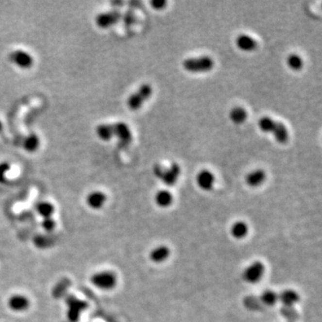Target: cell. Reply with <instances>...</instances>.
<instances>
[{"instance_id": "5b68a950", "label": "cell", "mask_w": 322, "mask_h": 322, "mask_svg": "<svg viewBox=\"0 0 322 322\" xmlns=\"http://www.w3.org/2000/svg\"><path fill=\"white\" fill-rule=\"evenodd\" d=\"M153 88L149 85H142L139 88V90L131 95L127 100V106L131 110H138L140 109L141 105L147 101L150 97L152 96Z\"/></svg>"}, {"instance_id": "f546056e", "label": "cell", "mask_w": 322, "mask_h": 322, "mask_svg": "<svg viewBox=\"0 0 322 322\" xmlns=\"http://www.w3.org/2000/svg\"></svg>"}, {"instance_id": "83f0119b", "label": "cell", "mask_w": 322, "mask_h": 322, "mask_svg": "<svg viewBox=\"0 0 322 322\" xmlns=\"http://www.w3.org/2000/svg\"><path fill=\"white\" fill-rule=\"evenodd\" d=\"M151 4H152V6H153L154 9L160 10V9H163L166 6L167 1H165V0H153Z\"/></svg>"}, {"instance_id": "44dd1931", "label": "cell", "mask_w": 322, "mask_h": 322, "mask_svg": "<svg viewBox=\"0 0 322 322\" xmlns=\"http://www.w3.org/2000/svg\"><path fill=\"white\" fill-rule=\"evenodd\" d=\"M96 134L98 137L102 141H109L114 137L112 124H103L98 125Z\"/></svg>"}, {"instance_id": "d4e9b609", "label": "cell", "mask_w": 322, "mask_h": 322, "mask_svg": "<svg viewBox=\"0 0 322 322\" xmlns=\"http://www.w3.org/2000/svg\"><path fill=\"white\" fill-rule=\"evenodd\" d=\"M41 227L43 230L48 233H51L54 231L55 228L57 227V222L53 218H48V219H43L41 222Z\"/></svg>"}, {"instance_id": "7402d4cb", "label": "cell", "mask_w": 322, "mask_h": 322, "mask_svg": "<svg viewBox=\"0 0 322 322\" xmlns=\"http://www.w3.org/2000/svg\"><path fill=\"white\" fill-rule=\"evenodd\" d=\"M260 302L266 306H274L278 303V294L274 290H265L260 294Z\"/></svg>"}, {"instance_id": "277c9868", "label": "cell", "mask_w": 322, "mask_h": 322, "mask_svg": "<svg viewBox=\"0 0 322 322\" xmlns=\"http://www.w3.org/2000/svg\"><path fill=\"white\" fill-rule=\"evenodd\" d=\"M264 274H265V265L260 260H255L244 269L243 272V279L248 284L254 285L260 282Z\"/></svg>"}, {"instance_id": "f1b7e54d", "label": "cell", "mask_w": 322, "mask_h": 322, "mask_svg": "<svg viewBox=\"0 0 322 322\" xmlns=\"http://www.w3.org/2000/svg\"><path fill=\"white\" fill-rule=\"evenodd\" d=\"M2 128H3V124H2V122L0 121V132L2 131Z\"/></svg>"}, {"instance_id": "e0dca14e", "label": "cell", "mask_w": 322, "mask_h": 322, "mask_svg": "<svg viewBox=\"0 0 322 322\" xmlns=\"http://www.w3.org/2000/svg\"><path fill=\"white\" fill-rule=\"evenodd\" d=\"M265 172L262 169H257L246 176V183L249 186L257 187L265 181Z\"/></svg>"}, {"instance_id": "7a4b0ae2", "label": "cell", "mask_w": 322, "mask_h": 322, "mask_svg": "<svg viewBox=\"0 0 322 322\" xmlns=\"http://www.w3.org/2000/svg\"><path fill=\"white\" fill-rule=\"evenodd\" d=\"M91 283L96 288L102 291H110L117 287L118 277L110 271H102L91 275Z\"/></svg>"}, {"instance_id": "9c48e42d", "label": "cell", "mask_w": 322, "mask_h": 322, "mask_svg": "<svg viewBox=\"0 0 322 322\" xmlns=\"http://www.w3.org/2000/svg\"><path fill=\"white\" fill-rule=\"evenodd\" d=\"M300 300V295L294 289H285L278 294V302L286 308H293Z\"/></svg>"}, {"instance_id": "5bb4252c", "label": "cell", "mask_w": 322, "mask_h": 322, "mask_svg": "<svg viewBox=\"0 0 322 322\" xmlns=\"http://www.w3.org/2000/svg\"><path fill=\"white\" fill-rule=\"evenodd\" d=\"M198 186L204 191H209L214 185L215 177L209 170H203L199 173L196 178Z\"/></svg>"}, {"instance_id": "9a60e30c", "label": "cell", "mask_w": 322, "mask_h": 322, "mask_svg": "<svg viewBox=\"0 0 322 322\" xmlns=\"http://www.w3.org/2000/svg\"><path fill=\"white\" fill-rule=\"evenodd\" d=\"M248 233L249 226L244 221H236L230 227V234L237 240L246 237Z\"/></svg>"}, {"instance_id": "2e32d148", "label": "cell", "mask_w": 322, "mask_h": 322, "mask_svg": "<svg viewBox=\"0 0 322 322\" xmlns=\"http://www.w3.org/2000/svg\"><path fill=\"white\" fill-rule=\"evenodd\" d=\"M155 203L160 208H168L173 203V195L167 190H160L155 195Z\"/></svg>"}, {"instance_id": "ba28073f", "label": "cell", "mask_w": 322, "mask_h": 322, "mask_svg": "<svg viewBox=\"0 0 322 322\" xmlns=\"http://www.w3.org/2000/svg\"><path fill=\"white\" fill-rule=\"evenodd\" d=\"M122 14L119 11L106 12L100 14L95 19L97 26L102 29L108 28L119 23L122 18Z\"/></svg>"}, {"instance_id": "8fae6325", "label": "cell", "mask_w": 322, "mask_h": 322, "mask_svg": "<svg viewBox=\"0 0 322 322\" xmlns=\"http://www.w3.org/2000/svg\"><path fill=\"white\" fill-rule=\"evenodd\" d=\"M180 172H181V169H180L179 165L174 163L169 169L163 170V173L160 176V179L165 185H167L169 186H172L177 181L179 175H180Z\"/></svg>"}, {"instance_id": "3957f363", "label": "cell", "mask_w": 322, "mask_h": 322, "mask_svg": "<svg viewBox=\"0 0 322 322\" xmlns=\"http://www.w3.org/2000/svg\"><path fill=\"white\" fill-rule=\"evenodd\" d=\"M214 62L209 57H197V58H188L183 63V67L191 73H202L207 72L213 68Z\"/></svg>"}, {"instance_id": "603a6c76", "label": "cell", "mask_w": 322, "mask_h": 322, "mask_svg": "<svg viewBox=\"0 0 322 322\" xmlns=\"http://www.w3.org/2000/svg\"><path fill=\"white\" fill-rule=\"evenodd\" d=\"M230 119L235 124H242L247 119V112L243 107H235L230 112Z\"/></svg>"}, {"instance_id": "d6986e66", "label": "cell", "mask_w": 322, "mask_h": 322, "mask_svg": "<svg viewBox=\"0 0 322 322\" xmlns=\"http://www.w3.org/2000/svg\"><path fill=\"white\" fill-rule=\"evenodd\" d=\"M36 211L43 219H48V218H53V214L56 211V208L54 204L51 203L50 202H40L36 206Z\"/></svg>"}, {"instance_id": "484cf974", "label": "cell", "mask_w": 322, "mask_h": 322, "mask_svg": "<svg viewBox=\"0 0 322 322\" xmlns=\"http://www.w3.org/2000/svg\"><path fill=\"white\" fill-rule=\"evenodd\" d=\"M10 169V164L8 162L0 163V183L5 184L6 182V174Z\"/></svg>"}, {"instance_id": "7c38bea8", "label": "cell", "mask_w": 322, "mask_h": 322, "mask_svg": "<svg viewBox=\"0 0 322 322\" xmlns=\"http://www.w3.org/2000/svg\"><path fill=\"white\" fill-rule=\"evenodd\" d=\"M170 254V249L167 245H158L151 251L149 258L153 263H163L169 258Z\"/></svg>"}, {"instance_id": "30bf717a", "label": "cell", "mask_w": 322, "mask_h": 322, "mask_svg": "<svg viewBox=\"0 0 322 322\" xmlns=\"http://www.w3.org/2000/svg\"><path fill=\"white\" fill-rule=\"evenodd\" d=\"M112 127H113V136L118 137L120 142L124 144L130 143L132 141V133L127 124L119 122L112 124Z\"/></svg>"}, {"instance_id": "4fadbf2b", "label": "cell", "mask_w": 322, "mask_h": 322, "mask_svg": "<svg viewBox=\"0 0 322 322\" xmlns=\"http://www.w3.org/2000/svg\"><path fill=\"white\" fill-rule=\"evenodd\" d=\"M107 202V196L101 191L91 192L86 198L87 205L92 209H101Z\"/></svg>"}, {"instance_id": "cb8c5ba5", "label": "cell", "mask_w": 322, "mask_h": 322, "mask_svg": "<svg viewBox=\"0 0 322 322\" xmlns=\"http://www.w3.org/2000/svg\"><path fill=\"white\" fill-rule=\"evenodd\" d=\"M288 64L289 68L297 71V70L302 69L304 62H303L302 57L298 55L291 54L288 58Z\"/></svg>"}, {"instance_id": "ffe728a7", "label": "cell", "mask_w": 322, "mask_h": 322, "mask_svg": "<svg viewBox=\"0 0 322 322\" xmlns=\"http://www.w3.org/2000/svg\"><path fill=\"white\" fill-rule=\"evenodd\" d=\"M23 147L28 153H34L40 147V139L36 135H30L24 138Z\"/></svg>"}, {"instance_id": "ac0fdd59", "label": "cell", "mask_w": 322, "mask_h": 322, "mask_svg": "<svg viewBox=\"0 0 322 322\" xmlns=\"http://www.w3.org/2000/svg\"><path fill=\"white\" fill-rule=\"evenodd\" d=\"M237 45L242 51H253L257 48V42L248 35H240L237 39Z\"/></svg>"}, {"instance_id": "8992f818", "label": "cell", "mask_w": 322, "mask_h": 322, "mask_svg": "<svg viewBox=\"0 0 322 322\" xmlns=\"http://www.w3.org/2000/svg\"><path fill=\"white\" fill-rule=\"evenodd\" d=\"M8 58L13 64L22 69H28L32 68L34 65V58L31 56V54L21 50L11 52Z\"/></svg>"}, {"instance_id": "52a82bcc", "label": "cell", "mask_w": 322, "mask_h": 322, "mask_svg": "<svg viewBox=\"0 0 322 322\" xmlns=\"http://www.w3.org/2000/svg\"><path fill=\"white\" fill-rule=\"evenodd\" d=\"M31 305V302L27 296L23 294H13L7 301V306L11 311L15 312H24L27 311Z\"/></svg>"}, {"instance_id": "4316f807", "label": "cell", "mask_w": 322, "mask_h": 322, "mask_svg": "<svg viewBox=\"0 0 322 322\" xmlns=\"http://www.w3.org/2000/svg\"><path fill=\"white\" fill-rule=\"evenodd\" d=\"M122 18L124 20V23L127 25V26H131L132 24L136 23V17L134 15V13L132 11H128L125 13V15L122 16Z\"/></svg>"}, {"instance_id": "6da1fadb", "label": "cell", "mask_w": 322, "mask_h": 322, "mask_svg": "<svg viewBox=\"0 0 322 322\" xmlns=\"http://www.w3.org/2000/svg\"><path fill=\"white\" fill-rule=\"evenodd\" d=\"M259 126L262 132L273 133L276 140L280 143H286L288 141V131L287 127L271 118H262L259 122Z\"/></svg>"}]
</instances>
